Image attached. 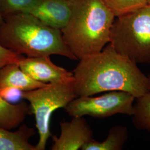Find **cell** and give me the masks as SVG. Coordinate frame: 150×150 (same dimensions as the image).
<instances>
[{
  "label": "cell",
  "mask_w": 150,
  "mask_h": 150,
  "mask_svg": "<svg viewBox=\"0 0 150 150\" xmlns=\"http://www.w3.org/2000/svg\"><path fill=\"white\" fill-rule=\"evenodd\" d=\"M73 71L77 97L125 91L135 98L148 91V78L137 65L108 43L101 51L79 59Z\"/></svg>",
  "instance_id": "obj_1"
},
{
  "label": "cell",
  "mask_w": 150,
  "mask_h": 150,
  "mask_svg": "<svg viewBox=\"0 0 150 150\" xmlns=\"http://www.w3.org/2000/svg\"><path fill=\"white\" fill-rule=\"evenodd\" d=\"M70 18L61 31L66 45L79 60L109 43L116 17L102 0H70Z\"/></svg>",
  "instance_id": "obj_2"
},
{
  "label": "cell",
  "mask_w": 150,
  "mask_h": 150,
  "mask_svg": "<svg viewBox=\"0 0 150 150\" xmlns=\"http://www.w3.org/2000/svg\"><path fill=\"white\" fill-rule=\"evenodd\" d=\"M0 45L26 57L59 55L77 60L64 42L61 30L28 13L6 17L0 26Z\"/></svg>",
  "instance_id": "obj_3"
},
{
  "label": "cell",
  "mask_w": 150,
  "mask_h": 150,
  "mask_svg": "<svg viewBox=\"0 0 150 150\" xmlns=\"http://www.w3.org/2000/svg\"><path fill=\"white\" fill-rule=\"evenodd\" d=\"M109 43L135 64H150V5L116 17Z\"/></svg>",
  "instance_id": "obj_4"
},
{
  "label": "cell",
  "mask_w": 150,
  "mask_h": 150,
  "mask_svg": "<svg viewBox=\"0 0 150 150\" xmlns=\"http://www.w3.org/2000/svg\"><path fill=\"white\" fill-rule=\"evenodd\" d=\"M22 98L29 102L36 119L39 139L36 150H45L48 139L51 137L50 126L52 113L64 108L77 96L74 78L66 81L50 83L46 86L32 90L22 91Z\"/></svg>",
  "instance_id": "obj_5"
},
{
  "label": "cell",
  "mask_w": 150,
  "mask_h": 150,
  "mask_svg": "<svg viewBox=\"0 0 150 150\" xmlns=\"http://www.w3.org/2000/svg\"><path fill=\"white\" fill-rule=\"evenodd\" d=\"M135 97L125 91H108L96 97H77L64 107L66 113L72 117L89 116L103 118L116 114L132 116Z\"/></svg>",
  "instance_id": "obj_6"
},
{
  "label": "cell",
  "mask_w": 150,
  "mask_h": 150,
  "mask_svg": "<svg viewBox=\"0 0 150 150\" xmlns=\"http://www.w3.org/2000/svg\"><path fill=\"white\" fill-rule=\"evenodd\" d=\"M59 137L51 136L52 150H81L83 145L93 139V131L83 117H72L70 121L60 122Z\"/></svg>",
  "instance_id": "obj_7"
},
{
  "label": "cell",
  "mask_w": 150,
  "mask_h": 150,
  "mask_svg": "<svg viewBox=\"0 0 150 150\" xmlns=\"http://www.w3.org/2000/svg\"><path fill=\"white\" fill-rule=\"evenodd\" d=\"M19 66L26 75L35 80L50 83L70 80L73 72L54 64L50 56L24 57Z\"/></svg>",
  "instance_id": "obj_8"
},
{
  "label": "cell",
  "mask_w": 150,
  "mask_h": 150,
  "mask_svg": "<svg viewBox=\"0 0 150 150\" xmlns=\"http://www.w3.org/2000/svg\"><path fill=\"white\" fill-rule=\"evenodd\" d=\"M28 13L48 26L61 30L70 18V0H40Z\"/></svg>",
  "instance_id": "obj_9"
},
{
  "label": "cell",
  "mask_w": 150,
  "mask_h": 150,
  "mask_svg": "<svg viewBox=\"0 0 150 150\" xmlns=\"http://www.w3.org/2000/svg\"><path fill=\"white\" fill-rule=\"evenodd\" d=\"M47 84L32 79L20 69L18 64H7L0 69V92L7 88L30 91Z\"/></svg>",
  "instance_id": "obj_10"
},
{
  "label": "cell",
  "mask_w": 150,
  "mask_h": 150,
  "mask_svg": "<svg viewBox=\"0 0 150 150\" xmlns=\"http://www.w3.org/2000/svg\"><path fill=\"white\" fill-rule=\"evenodd\" d=\"M36 134L34 129L22 125L16 131L0 127V150H36L29 141Z\"/></svg>",
  "instance_id": "obj_11"
},
{
  "label": "cell",
  "mask_w": 150,
  "mask_h": 150,
  "mask_svg": "<svg viewBox=\"0 0 150 150\" xmlns=\"http://www.w3.org/2000/svg\"><path fill=\"white\" fill-rule=\"evenodd\" d=\"M32 112L30 105L24 102L12 103L0 97V127L12 129L21 126Z\"/></svg>",
  "instance_id": "obj_12"
},
{
  "label": "cell",
  "mask_w": 150,
  "mask_h": 150,
  "mask_svg": "<svg viewBox=\"0 0 150 150\" xmlns=\"http://www.w3.org/2000/svg\"><path fill=\"white\" fill-rule=\"evenodd\" d=\"M129 138L125 126H115L110 129L107 138L102 142L93 139L83 145L82 150H121Z\"/></svg>",
  "instance_id": "obj_13"
},
{
  "label": "cell",
  "mask_w": 150,
  "mask_h": 150,
  "mask_svg": "<svg viewBox=\"0 0 150 150\" xmlns=\"http://www.w3.org/2000/svg\"><path fill=\"white\" fill-rule=\"evenodd\" d=\"M132 122L139 130L150 132V91L135 98Z\"/></svg>",
  "instance_id": "obj_14"
},
{
  "label": "cell",
  "mask_w": 150,
  "mask_h": 150,
  "mask_svg": "<svg viewBox=\"0 0 150 150\" xmlns=\"http://www.w3.org/2000/svg\"><path fill=\"white\" fill-rule=\"evenodd\" d=\"M40 0H0V13L6 17L19 13H28Z\"/></svg>",
  "instance_id": "obj_15"
},
{
  "label": "cell",
  "mask_w": 150,
  "mask_h": 150,
  "mask_svg": "<svg viewBox=\"0 0 150 150\" xmlns=\"http://www.w3.org/2000/svg\"><path fill=\"white\" fill-rule=\"evenodd\" d=\"M115 17L137 10L147 5L146 0H102Z\"/></svg>",
  "instance_id": "obj_16"
},
{
  "label": "cell",
  "mask_w": 150,
  "mask_h": 150,
  "mask_svg": "<svg viewBox=\"0 0 150 150\" xmlns=\"http://www.w3.org/2000/svg\"><path fill=\"white\" fill-rule=\"evenodd\" d=\"M25 56L15 53L0 45V69L10 64H19Z\"/></svg>",
  "instance_id": "obj_17"
},
{
  "label": "cell",
  "mask_w": 150,
  "mask_h": 150,
  "mask_svg": "<svg viewBox=\"0 0 150 150\" xmlns=\"http://www.w3.org/2000/svg\"><path fill=\"white\" fill-rule=\"evenodd\" d=\"M148 78V91H150V75L147 76Z\"/></svg>",
  "instance_id": "obj_18"
},
{
  "label": "cell",
  "mask_w": 150,
  "mask_h": 150,
  "mask_svg": "<svg viewBox=\"0 0 150 150\" xmlns=\"http://www.w3.org/2000/svg\"><path fill=\"white\" fill-rule=\"evenodd\" d=\"M3 22H4V18H2V17L1 15V13H0V26L2 25Z\"/></svg>",
  "instance_id": "obj_19"
},
{
  "label": "cell",
  "mask_w": 150,
  "mask_h": 150,
  "mask_svg": "<svg viewBox=\"0 0 150 150\" xmlns=\"http://www.w3.org/2000/svg\"><path fill=\"white\" fill-rule=\"evenodd\" d=\"M147 5H150V0H146Z\"/></svg>",
  "instance_id": "obj_20"
}]
</instances>
